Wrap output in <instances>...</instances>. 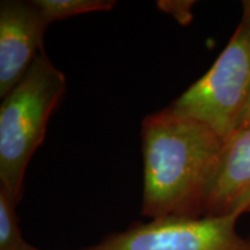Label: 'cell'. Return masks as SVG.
I'll list each match as a JSON object with an SVG mask.
<instances>
[{"mask_svg":"<svg viewBox=\"0 0 250 250\" xmlns=\"http://www.w3.org/2000/svg\"><path fill=\"white\" fill-rule=\"evenodd\" d=\"M250 126V93L248 99H247V102L243 107L241 114H240L239 120H237L236 123V130L240 129H245V127H249Z\"/></svg>","mask_w":250,"mask_h":250,"instance_id":"obj_10","label":"cell"},{"mask_svg":"<svg viewBox=\"0 0 250 250\" xmlns=\"http://www.w3.org/2000/svg\"><path fill=\"white\" fill-rule=\"evenodd\" d=\"M250 212V126L224 140L205 199L204 217H236Z\"/></svg>","mask_w":250,"mask_h":250,"instance_id":"obj_6","label":"cell"},{"mask_svg":"<svg viewBox=\"0 0 250 250\" xmlns=\"http://www.w3.org/2000/svg\"><path fill=\"white\" fill-rule=\"evenodd\" d=\"M250 93V22L241 20L212 67L169 105L224 140L235 131Z\"/></svg>","mask_w":250,"mask_h":250,"instance_id":"obj_3","label":"cell"},{"mask_svg":"<svg viewBox=\"0 0 250 250\" xmlns=\"http://www.w3.org/2000/svg\"><path fill=\"white\" fill-rule=\"evenodd\" d=\"M66 89V78L41 51L0 105V186L20 202L27 166Z\"/></svg>","mask_w":250,"mask_h":250,"instance_id":"obj_2","label":"cell"},{"mask_svg":"<svg viewBox=\"0 0 250 250\" xmlns=\"http://www.w3.org/2000/svg\"><path fill=\"white\" fill-rule=\"evenodd\" d=\"M31 2L48 24L76 15L109 11L116 5L115 0H33Z\"/></svg>","mask_w":250,"mask_h":250,"instance_id":"obj_7","label":"cell"},{"mask_svg":"<svg viewBox=\"0 0 250 250\" xmlns=\"http://www.w3.org/2000/svg\"><path fill=\"white\" fill-rule=\"evenodd\" d=\"M49 24L31 1L0 2V98L5 99L22 80L43 51Z\"/></svg>","mask_w":250,"mask_h":250,"instance_id":"obj_5","label":"cell"},{"mask_svg":"<svg viewBox=\"0 0 250 250\" xmlns=\"http://www.w3.org/2000/svg\"><path fill=\"white\" fill-rule=\"evenodd\" d=\"M28 250H41V249H37V248H35V247H33V246H31L30 248L28 249Z\"/></svg>","mask_w":250,"mask_h":250,"instance_id":"obj_12","label":"cell"},{"mask_svg":"<svg viewBox=\"0 0 250 250\" xmlns=\"http://www.w3.org/2000/svg\"><path fill=\"white\" fill-rule=\"evenodd\" d=\"M142 139L143 217H204L224 139L208 125L170 107L144 118Z\"/></svg>","mask_w":250,"mask_h":250,"instance_id":"obj_1","label":"cell"},{"mask_svg":"<svg viewBox=\"0 0 250 250\" xmlns=\"http://www.w3.org/2000/svg\"><path fill=\"white\" fill-rule=\"evenodd\" d=\"M242 7H243L242 19L250 22V0H245V1H242Z\"/></svg>","mask_w":250,"mask_h":250,"instance_id":"obj_11","label":"cell"},{"mask_svg":"<svg viewBox=\"0 0 250 250\" xmlns=\"http://www.w3.org/2000/svg\"><path fill=\"white\" fill-rule=\"evenodd\" d=\"M236 217H164L136 223L80 250H250Z\"/></svg>","mask_w":250,"mask_h":250,"instance_id":"obj_4","label":"cell"},{"mask_svg":"<svg viewBox=\"0 0 250 250\" xmlns=\"http://www.w3.org/2000/svg\"><path fill=\"white\" fill-rule=\"evenodd\" d=\"M18 201L5 187L0 186V250H28L17 214Z\"/></svg>","mask_w":250,"mask_h":250,"instance_id":"obj_8","label":"cell"},{"mask_svg":"<svg viewBox=\"0 0 250 250\" xmlns=\"http://www.w3.org/2000/svg\"><path fill=\"white\" fill-rule=\"evenodd\" d=\"M195 4L192 0H161L158 1V7L174 17L181 24L187 26L192 20V7Z\"/></svg>","mask_w":250,"mask_h":250,"instance_id":"obj_9","label":"cell"}]
</instances>
